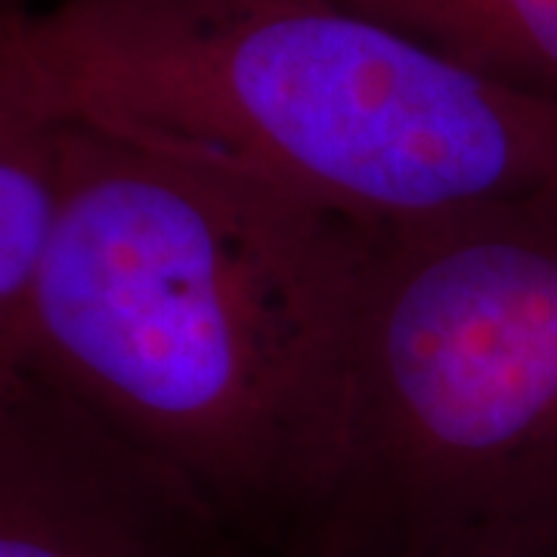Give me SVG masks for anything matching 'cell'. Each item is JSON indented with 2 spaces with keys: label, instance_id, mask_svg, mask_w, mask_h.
<instances>
[{
  "label": "cell",
  "instance_id": "6da1fadb",
  "mask_svg": "<svg viewBox=\"0 0 557 557\" xmlns=\"http://www.w3.org/2000/svg\"><path fill=\"white\" fill-rule=\"evenodd\" d=\"M379 230L65 121L22 366L251 555L295 557L338 474Z\"/></svg>",
  "mask_w": 557,
  "mask_h": 557
},
{
  "label": "cell",
  "instance_id": "7a4b0ae2",
  "mask_svg": "<svg viewBox=\"0 0 557 557\" xmlns=\"http://www.w3.org/2000/svg\"><path fill=\"white\" fill-rule=\"evenodd\" d=\"M3 20L62 121L350 218L557 189V102L341 0H50Z\"/></svg>",
  "mask_w": 557,
  "mask_h": 557
},
{
  "label": "cell",
  "instance_id": "3957f363",
  "mask_svg": "<svg viewBox=\"0 0 557 557\" xmlns=\"http://www.w3.org/2000/svg\"><path fill=\"white\" fill-rule=\"evenodd\" d=\"M557 542V189L381 223L335 486L295 557Z\"/></svg>",
  "mask_w": 557,
  "mask_h": 557
},
{
  "label": "cell",
  "instance_id": "277c9868",
  "mask_svg": "<svg viewBox=\"0 0 557 557\" xmlns=\"http://www.w3.org/2000/svg\"><path fill=\"white\" fill-rule=\"evenodd\" d=\"M0 557H255L199 498L22 366L0 381Z\"/></svg>",
  "mask_w": 557,
  "mask_h": 557
},
{
  "label": "cell",
  "instance_id": "5b68a950",
  "mask_svg": "<svg viewBox=\"0 0 557 557\" xmlns=\"http://www.w3.org/2000/svg\"><path fill=\"white\" fill-rule=\"evenodd\" d=\"M65 121L7 38L0 7V381L22 369V322L60 201Z\"/></svg>",
  "mask_w": 557,
  "mask_h": 557
},
{
  "label": "cell",
  "instance_id": "8992f818",
  "mask_svg": "<svg viewBox=\"0 0 557 557\" xmlns=\"http://www.w3.org/2000/svg\"><path fill=\"white\" fill-rule=\"evenodd\" d=\"M483 78L557 102V0H341Z\"/></svg>",
  "mask_w": 557,
  "mask_h": 557
},
{
  "label": "cell",
  "instance_id": "52a82bcc",
  "mask_svg": "<svg viewBox=\"0 0 557 557\" xmlns=\"http://www.w3.org/2000/svg\"><path fill=\"white\" fill-rule=\"evenodd\" d=\"M387 557H557V542H539V539H515V536H486L449 542L437 548H421V552H403Z\"/></svg>",
  "mask_w": 557,
  "mask_h": 557
},
{
  "label": "cell",
  "instance_id": "ba28073f",
  "mask_svg": "<svg viewBox=\"0 0 557 557\" xmlns=\"http://www.w3.org/2000/svg\"><path fill=\"white\" fill-rule=\"evenodd\" d=\"M50 3V0H47ZM0 7H7V10H35V0H0ZM44 7V3H40Z\"/></svg>",
  "mask_w": 557,
  "mask_h": 557
}]
</instances>
